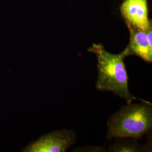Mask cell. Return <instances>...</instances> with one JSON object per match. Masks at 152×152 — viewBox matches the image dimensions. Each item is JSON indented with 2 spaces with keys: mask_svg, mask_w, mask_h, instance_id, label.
I'll return each mask as SVG.
<instances>
[{
  "mask_svg": "<svg viewBox=\"0 0 152 152\" xmlns=\"http://www.w3.org/2000/svg\"><path fill=\"white\" fill-rule=\"evenodd\" d=\"M88 51L95 55L98 60V76L95 87L98 90L112 92L124 98L127 104L137 99L129 88V76L124 63L127 55L124 50L114 54L107 51L103 44H93Z\"/></svg>",
  "mask_w": 152,
  "mask_h": 152,
  "instance_id": "1",
  "label": "cell"
},
{
  "mask_svg": "<svg viewBox=\"0 0 152 152\" xmlns=\"http://www.w3.org/2000/svg\"><path fill=\"white\" fill-rule=\"evenodd\" d=\"M107 127L108 139H140L152 130V104L141 100L123 106L109 118Z\"/></svg>",
  "mask_w": 152,
  "mask_h": 152,
  "instance_id": "2",
  "label": "cell"
},
{
  "mask_svg": "<svg viewBox=\"0 0 152 152\" xmlns=\"http://www.w3.org/2000/svg\"><path fill=\"white\" fill-rule=\"evenodd\" d=\"M72 130L63 129L49 133L32 142L23 149L25 152H64L76 142Z\"/></svg>",
  "mask_w": 152,
  "mask_h": 152,
  "instance_id": "3",
  "label": "cell"
},
{
  "mask_svg": "<svg viewBox=\"0 0 152 152\" xmlns=\"http://www.w3.org/2000/svg\"><path fill=\"white\" fill-rule=\"evenodd\" d=\"M120 11L127 26L144 31L152 26L148 17L147 0H124Z\"/></svg>",
  "mask_w": 152,
  "mask_h": 152,
  "instance_id": "4",
  "label": "cell"
},
{
  "mask_svg": "<svg viewBox=\"0 0 152 152\" xmlns=\"http://www.w3.org/2000/svg\"><path fill=\"white\" fill-rule=\"evenodd\" d=\"M130 31V41L124 49L127 56L135 55L145 61L152 63V46L148 41L145 31L127 26Z\"/></svg>",
  "mask_w": 152,
  "mask_h": 152,
  "instance_id": "5",
  "label": "cell"
},
{
  "mask_svg": "<svg viewBox=\"0 0 152 152\" xmlns=\"http://www.w3.org/2000/svg\"><path fill=\"white\" fill-rule=\"evenodd\" d=\"M146 149V147L138 144L136 141L131 140L117 141L109 147L110 152H142L145 151Z\"/></svg>",
  "mask_w": 152,
  "mask_h": 152,
  "instance_id": "6",
  "label": "cell"
}]
</instances>
